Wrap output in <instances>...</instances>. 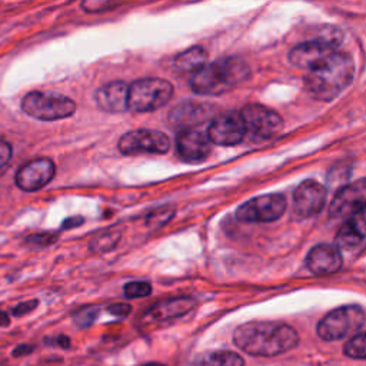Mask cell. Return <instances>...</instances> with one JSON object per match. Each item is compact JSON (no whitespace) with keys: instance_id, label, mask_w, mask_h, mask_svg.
<instances>
[{"instance_id":"1","label":"cell","mask_w":366,"mask_h":366,"mask_svg":"<svg viewBox=\"0 0 366 366\" xmlns=\"http://www.w3.org/2000/svg\"><path fill=\"white\" fill-rule=\"evenodd\" d=\"M233 344L252 356H278L299 344L298 332L282 322L253 321L238 326Z\"/></svg>"},{"instance_id":"2","label":"cell","mask_w":366,"mask_h":366,"mask_svg":"<svg viewBox=\"0 0 366 366\" xmlns=\"http://www.w3.org/2000/svg\"><path fill=\"white\" fill-rule=\"evenodd\" d=\"M353 76V59L348 53L335 52L319 66L309 70L305 76V88L315 99L331 102L351 85Z\"/></svg>"},{"instance_id":"3","label":"cell","mask_w":366,"mask_h":366,"mask_svg":"<svg viewBox=\"0 0 366 366\" xmlns=\"http://www.w3.org/2000/svg\"><path fill=\"white\" fill-rule=\"evenodd\" d=\"M248 65L239 58H225L202 67L190 79V88L198 94H222L249 78Z\"/></svg>"},{"instance_id":"4","label":"cell","mask_w":366,"mask_h":366,"mask_svg":"<svg viewBox=\"0 0 366 366\" xmlns=\"http://www.w3.org/2000/svg\"><path fill=\"white\" fill-rule=\"evenodd\" d=\"M174 96V86L160 78L139 79L129 86V110L153 112L165 106Z\"/></svg>"},{"instance_id":"5","label":"cell","mask_w":366,"mask_h":366,"mask_svg":"<svg viewBox=\"0 0 366 366\" xmlns=\"http://www.w3.org/2000/svg\"><path fill=\"white\" fill-rule=\"evenodd\" d=\"M22 109L31 117L52 122L70 117L76 110V103L62 94L31 92L23 97Z\"/></svg>"},{"instance_id":"6","label":"cell","mask_w":366,"mask_h":366,"mask_svg":"<svg viewBox=\"0 0 366 366\" xmlns=\"http://www.w3.org/2000/svg\"><path fill=\"white\" fill-rule=\"evenodd\" d=\"M365 322V312L358 305L340 306L329 312L318 324L316 332L324 340H340L353 335Z\"/></svg>"},{"instance_id":"7","label":"cell","mask_w":366,"mask_h":366,"mask_svg":"<svg viewBox=\"0 0 366 366\" xmlns=\"http://www.w3.org/2000/svg\"><path fill=\"white\" fill-rule=\"evenodd\" d=\"M286 210V199L282 194H262L243 203L236 210V219L247 224H267L279 219Z\"/></svg>"},{"instance_id":"8","label":"cell","mask_w":366,"mask_h":366,"mask_svg":"<svg viewBox=\"0 0 366 366\" xmlns=\"http://www.w3.org/2000/svg\"><path fill=\"white\" fill-rule=\"evenodd\" d=\"M117 148L124 155L152 153L163 155L170 148L167 135L152 129H136L125 133L119 139Z\"/></svg>"},{"instance_id":"9","label":"cell","mask_w":366,"mask_h":366,"mask_svg":"<svg viewBox=\"0 0 366 366\" xmlns=\"http://www.w3.org/2000/svg\"><path fill=\"white\" fill-rule=\"evenodd\" d=\"M240 116L247 133H251L253 138L271 139L283 129L282 117L275 110L258 103L247 105L242 109Z\"/></svg>"},{"instance_id":"10","label":"cell","mask_w":366,"mask_h":366,"mask_svg":"<svg viewBox=\"0 0 366 366\" xmlns=\"http://www.w3.org/2000/svg\"><path fill=\"white\" fill-rule=\"evenodd\" d=\"M366 208V178L340 188L331 203L329 213L335 219L353 217Z\"/></svg>"},{"instance_id":"11","label":"cell","mask_w":366,"mask_h":366,"mask_svg":"<svg viewBox=\"0 0 366 366\" xmlns=\"http://www.w3.org/2000/svg\"><path fill=\"white\" fill-rule=\"evenodd\" d=\"M247 135L240 113L229 112L216 116L208 128V138L212 143L219 146L239 144Z\"/></svg>"},{"instance_id":"12","label":"cell","mask_w":366,"mask_h":366,"mask_svg":"<svg viewBox=\"0 0 366 366\" xmlns=\"http://www.w3.org/2000/svg\"><path fill=\"white\" fill-rule=\"evenodd\" d=\"M55 176V163L40 158L24 163L16 174V185L24 192H36L44 188Z\"/></svg>"},{"instance_id":"13","label":"cell","mask_w":366,"mask_h":366,"mask_svg":"<svg viewBox=\"0 0 366 366\" xmlns=\"http://www.w3.org/2000/svg\"><path fill=\"white\" fill-rule=\"evenodd\" d=\"M326 202V189L316 181H305L294 194V213L302 219L318 215Z\"/></svg>"},{"instance_id":"14","label":"cell","mask_w":366,"mask_h":366,"mask_svg":"<svg viewBox=\"0 0 366 366\" xmlns=\"http://www.w3.org/2000/svg\"><path fill=\"white\" fill-rule=\"evenodd\" d=\"M336 51L333 46L316 38L315 40L301 43L292 49L289 53V62L299 69L312 70L325 62Z\"/></svg>"},{"instance_id":"15","label":"cell","mask_w":366,"mask_h":366,"mask_svg":"<svg viewBox=\"0 0 366 366\" xmlns=\"http://www.w3.org/2000/svg\"><path fill=\"white\" fill-rule=\"evenodd\" d=\"M176 152L185 162H203L210 155L208 132L198 128L182 131L176 138Z\"/></svg>"},{"instance_id":"16","label":"cell","mask_w":366,"mask_h":366,"mask_svg":"<svg viewBox=\"0 0 366 366\" xmlns=\"http://www.w3.org/2000/svg\"><path fill=\"white\" fill-rule=\"evenodd\" d=\"M212 112L213 109L209 105L185 101L169 110L167 122L174 128H179L182 131L194 129L209 117H212Z\"/></svg>"},{"instance_id":"17","label":"cell","mask_w":366,"mask_h":366,"mask_svg":"<svg viewBox=\"0 0 366 366\" xmlns=\"http://www.w3.org/2000/svg\"><path fill=\"white\" fill-rule=\"evenodd\" d=\"M96 105L108 113H122L129 110V85L125 82H110L94 93Z\"/></svg>"},{"instance_id":"18","label":"cell","mask_w":366,"mask_h":366,"mask_svg":"<svg viewBox=\"0 0 366 366\" xmlns=\"http://www.w3.org/2000/svg\"><path fill=\"white\" fill-rule=\"evenodd\" d=\"M306 265L315 275H332L339 272L342 267V255L335 247L324 243V245L315 247L309 252Z\"/></svg>"},{"instance_id":"19","label":"cell","mask_w":366,"mask_h":366,"mask_svg":"<svg viewBox=\"0 0 366 366\" xmlns=\"http://www.w3.org/2000/svg\"><path fill=\"white\" fill-rule=\"evenodd\" d=\"M194 306H197V301L193 298L189 297L172 298L158 302L146 312L144 316L152 322H166L176 318H182V316L189 313Z\"/></svg>"},{"instance_id":"20","label":"cell","mask_w":366,"mask_h":366,"mask_svg":"<svg viewBox=\"0 0 366 366\" xmlns=\"http://www.w3.org/2000/svg\"><path fill=\"white\" fill-rule=\"evenodd\" d=\"M208 52L202 46H193L175 58V67L183 73H198L206 66Z\"/></svg>"},{"instance_id":"21","label":"cell","mask_w":366,"mask_h":366,"mask_svg":"<svg viewBox=\"0 0 366 366\" xmlns=\"http://www.w3.org/2000/svg\"><path fill=\"white\" fill-rule=\"evenodd\" d=\"M197 366H245V360L236 352L216 351L201 356Z\"/></svg>"},{"instance_id":"22","label":"cell","mask_w":366,"mask_h":366,"mask_svg":"<svg viewBox=\"0 0 366 366\" xmlns=\"http://www.w3.org/2000/svg\"><path fill=\"white\" fill-rule=\"evenodd\" d=\"M122 232L119 229H108L101 233H97L92 238L89 243V249L94 253H105L112 251L113 248L117 247V243L120 242Z\"/></svg>"},{"instance_id":"23","label":"cell","mask_w":366,"mask_h":366,"mask_svg":"<svg viewBox=\"0 0 366 366\" xmlns=\"http://www.w3.org/2000/svg\"><path fill=\"white\" fill-rule=\"evenodd\" d=\"M363 235L353 226L351 221H348L342 228L339 229L336 235V245L339 249L352 251L358 248L363 242Z\"/></svg>"},{"instance_id":"24","label":"cell","mask_w":366,"mask_h":366,"mask_svg":"<svg viewBox=\"0 0 366 366\" xmlns=\"http://www.w3.org/2000/svg\"><path fill=\"white\" fill-rule=\"evenodd\" d=\"M344 353L352 359H366V332L353 335L345 344Z\"/></svg>"},{"instance_id":"25","label":"cell","mask_w":366,"mask_h":366,"mask_svg":"<svg viewBox=\"0 0 366 366\" xmlns=\"http://www.w3.org/2000/svg\"><path fill=\"white\" fill-rule=\"evenodd\" d=\"M174 215H175L174 208H169V206L159 208L146 216V226H149L152 229H159L165 226L167 222H170V219L174 217Z\"/></svg>"},{"instance_id":"26","label":"cell","mask_w":366,"mask_h":366,"mask_svg":"<svg viewBox=\"0 0 366 366\" xmlns=\"http://www.w3.org/2000/svg\"><path fill=\"white\" fill-rule=\"evenodd\" d=\"M97 315H99V308L89 305V306L81 308L79 310L73 313L72 319H73V324H75L78 328L83 329V328H89L90 325H93V322L97 318Z\"/></svg>"},{"instance_id":"27","label":"cell","mask_w":366,"mask_h":366,"mask_svg":"<svg viewBox=\"0 0 366 366\" xmlns=\"http://www.w3.org/2000/svg\"><path fill=\"white\" fill-rule=\"evenodd\" d=\"M124 294L129 299L146 298L152 294V286L148 282H129L124 288Z\"/></svg>"},{"instance_id":"28","label":"cell","mask_w":366,"mask_h":366,"mask_svg":"<svg viewBox=\"0 0 366 366\" xmlns=\"http://www.w3.org/2000/svg\"><path fill=\"white\" fill-rule=\"evenodd\" d=\"M58 239V233H51V232H43V233H33L26 238V243L35 247H49L55 243Z\"/></svg>"},{"instance_id":"29","label":"cell","mask_w":366,"mask_h":366,"mask_svg":"<svg viewBox=\"0 0 366 366\" xmlns=\"http://www.w3.org/2000/svg\"><path fill=\"white\" fill-rule=\"evenodd\" d=\"M120 6V3H112V2H105V0H93V2H83L82 3V8L83 10H86L88 13H101V12H105V10H110V9H115Z\"/></svg>"},{"instance_id":"30","label":"cell","mask_w":366,"mask_h":366,"mask_svg":"<svg viewBox=\"0 0 366 366\" xmlns=\"http://www.w3.org/2000/svg\"><path fill=\"white\" fill-rule=\"evenodd\" d=\"M108 312L116 318H128L132 312V306L129 303H112L108 306Z\"/></svg>"},{"instance_id":"31","label":"cell","mask_w":366,"mask_h":366,"mask_svg":"<svg viewBox=\"0 0 366 366\" xmlns=\"http://www.w3.org/2000/svg\"><path fill=\"white\" fill-rule=\"evenodd\" d=\"M39 305V301L38 299H33V301H26V302H22L19 303L17 306H15L12 309V313L15 316H24V315H28L31 312H33Z\"/></svg>"},{"instance_id":"32","label":"cell","mask_w":366,"mask_h":366,"mask_svg":"<svg viewBox=\"0 0 366 366\" xmlns=\"http://www.w3.org/2000/svg\"><path fill=\"white\" fill-rule=\"evenodd\" d=\"M44 344L49 345V347H59L62 349H69L72 347L70 338L66 336V335H59V336H55V338H46Z\"/></svg>"},{"instance_id":"33","label":"cell","mask_w":366,"mask_h":366,"mask_svg":"<svg viewBox=\"0 0 366 366\" xmlns=\"http://www.w3.org/2000/svg\"><path fill=\"white\" fill-rule=\"evenodd\" d=\"M12 158V146L6 140H0V169L9 163Z\"/></svg>"},{"instance_id":"34","label":"cell","mask_w":366,"mask_h":366,"mask_svg":"<svg viewBox=\"0 0 366 366\" xmlns=\"http://www.w3.org/2000/svg\"><path fill=\"white\" fill-rule=\"evenodd\" d=\"M351 222L353 224V226L363 235V236H366V208L362 210V212H359L356 216H353L352 219H351Z\"/></svg>"},{"instance_id":"35","label":"cell","mask_w":366,"mask_h":366,"mask_svg":"<svg viewBox=\"0 0 366 366\" xmlns=\"http://www.w3.org/2000/svg\"><path fill=\"white\" fill-rule=\"evenodd\" d=\"M33 351H35V347H33V345L22 344V345H17V347L12 351V356H13V358H23V356H28V355L32 353Z\"/></svg>"},{"instance_id":"36","label":"cell","mask_w":366,"mask_h":366,"mask_svg":"<svg viewBox=\"0 0 366 366\" xmlns=\"http://www.w3.org/2000/svg\"><path fill=\"white\" fill-rule=\"evenodd\" d=\"M83 222H85V219H83V217H81V216H76V217H69V219H66V221L63 222L62 228H63L65 231H69V229H72V228L81 226Z\"/></svg>"},{"instance_id":"37","label":"cell","mask_w":366,"mask_h":366,"mask_svg":"<svg viewBox=\"0 0 366 366\" xmlns=\"http://www.w3.org/2000/svg\"><path fill=\"white\" fill-rule=\"evenodd\" d=\"M10 325L9 315L3 310H0V328H8Z\"/></svg>"},{"instance_id":"38","label":"cell","mask_w":366,"mask_h":366,"mask_svg":"<svg viewBox=\"0 0 366 366\" xmlns=\"http://www.w3.org/2000/svg\"><path fill=\"white\" fill-rule=\"evenodd\" d=\"M143 366H166V365L160 362H149V363H144Z\"/></svg>"}]
</instances>
